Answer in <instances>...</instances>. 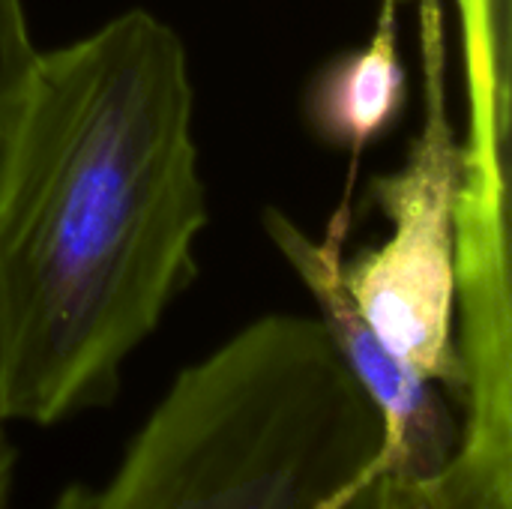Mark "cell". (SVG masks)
<instances>
[{
	"label": "cell",
	"mask_w": 512,
	"mask_h": 509,
	"mask_svg": "<svg viewBox=\"0 0 512 509\" xmlns=\"http://www.w3.org/2000/svg\"><path fill=\"white\" fill-rule=\"evenodd\" d=\"M423 126L396 174L372 180L390 219L384 246L342 264V285L381 348L411 375L459 399L456 354V201L465 174L462 138L447 96V15L417 0Z\"/></svg>",
	"instance_id": "cell-3"
},
{
	"label": "cell",
	"mask_w": 512,
	"mask_h": 509,
	"mask_svg": "<svg viewBox=\"0 0 512 509\" xmlns=\"http://www.w3.org/2000/svg\"><path fill=\"white\" fill-rule=\"evenodd\" d=\"M0 483H3V462H0Z\"/></svg>",
	"instance_id": "cell-9"
},
{
	"label": "cell",
	"mask_w": 512,
	"mask_h": 509,
	"mask_svg": "<svg viewBox=\"0 0 512 509\" xmlns=\"http://www.w3.org/2000/svg\"><path fill=\"white\" fill-rule=\"evenodd\" d=\"M36 48L30 42L21 0H0V108L21 81Z\"/></svg>",
	"instance_id": "cell-8"
},
{
	"label": "cell",
	"mask_w": 512,
	"mask_h": 509,
	"mask_svg": "<svg viewBox=\"0 0 512 509\" xmlns=\"http://www.w3.org/2000/svg\"><path fill=\"white\" fill-rule=\"evenodd\" d=\"M378 447L321 318L279 312L186 366L111 477L57 509H372Z\"/></svg>",
	"instance_id": "cell-2"
},
{
	"label": "cell",
	"mask_w": 512,
	"mask_h": 509,
	"mask_svg": "<svg viewBox=\"0 0 512 509\" xmlns=\"http://www.w3.org/2000/svg\"><path fill=\"white\" fill-rule=\"evenodd\" d=\"M174 27L129 9L36 51L0 108V423L111 402L195 279L207 192Z\"/></svg>",
	"instance_id": "cell-1"
},
{
	"label": "cell",
	"mask_w": 512,
	"mask_h": 509,
	"mask_svg": "<svg viewBox=\"0 0 512 509\" xmlns=\"http://www.w3.org/2000/svg\"><path fill=\"white\" fill-rule=\"evenodd\" d=\"M264 228L309 288L336 351L381 417L372 480H426L444 471L459 447V411L450 405L453 399L441 387L411 375L381 348L342 285L351 198H342L321 237H312L276 207L264 213Z\"/></svg>",
	"instance_id": "cell-4"
},
{
	"label": "cell",
	"mask_w": 512,
	"mask_h": 509,
	"mask_svg": "<svg viewBox=\"0 0 512 509\" xmlns=\"http://www.w3.org/2000/svg\"><path fill=\"white\" fill-rule=\"evenodd\" d=\"M372 509H512L495 504L453 465L426 480H378Z\"/></svg>",
	"instance_id": "cell-7"
},
{
	"label": "cell",
	"mask_w": 512,
	"mask_h": 509,
	"mask_svg": "<svg viewBox=\"0 0 512 509\" xmlns=\"http://www.w3.org/2000/svg\"><path fill=\"white\" fill-rule=\"evenodd\" d=\"M396 0H384L375 33L366 45L330 60L306 99L315 132L354 156L363 153L405 105V66L399 57Z\"/></svg>",
	"instance_id": "cell-5"
},
{
	"label": "cell",
	"mask_w": 512,
	"mask_h": 509,
	"mask_svg": "<svg viewBox=\"0 0 512 509\" xmlns=\"http://www.w3.org/2000/svg\"><path fill=\"white\" fill-rule=\"evenodd\" d=\"M405 3V0H396ZM459 12L465 69L512 84V0H453Z\"/></svg>",
	"instance_id": "cell-6"
}]
</instances>
